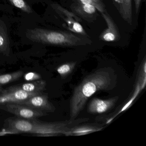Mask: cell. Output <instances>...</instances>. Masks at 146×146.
<instances>
[{
    "label": "cell",
    "mask_w": 146,
    "mask_h": 146,
    "mask_svg": "<svg viewBox=\"0 0 146 146\" xmlns=\"http://www.w3.org/2000/svg\"><path fill=\"white\" fill-rule=\"evenodd\" d=\"M119 7V11L123 19L131 25L132 21V0H114Z\"/></svg>",
    "instance_id": "cell-12"
},
{
    "label": "cell",
    "mask_w": 146,
    "mask_h": 146,
    "mask_svg": "<svg viewBox=\"0 0 146 146\" xmlns=\"http://www.w3.org/2000/svg\"><path fill=\"white\" fill-rule=\"evenodd\" d=\"M119 100L115 96L107 100H101L95 98L92 100L88 107V112L90 113H102L111 109Z\"/></svg>",
    "instance_id": "cell-8"
},
{
    "label": "cell",
    "mask_w": 146,
    "mask_h": 146,
    "mask_svg": "<svg viewBox=\"0 0 146 146\" xmlns=\"http://www.w3.org/2000/svg\"><path fill=\"white\" fill-rule=\"evenodd\" d=\"M135 4V8L136 12L138 13L140 9V5H141V0H134Z\"/></svg>",
    "instance_id": "cell-20"
},
{
    "label": "cell",
    "mask_w": 146,
    "mask_h": 146,
    "mask_svg": "<svg viewBox=\"0 0 146 146\" xmlns=\"http://www.w3.org/2000/svg\"><path fill=\"white\" fill-rule=\"evenodd\" d=\"M40 76L35 72H29L25 74L24 79L26 81H33L40 78Z\"/></svg>",
    "instance_id": "cell-19"
},
{
    "label": "cell",
    "mask_w": 146,
    "mask_h": 146,
    "mask_svg": "<svg viewBox=\"0 0 146 146\" xmlns=\"http://www.w3.org/2000/svg\"><path fill=\"white\" fill-rule=\"evenodd\" d=\"M12 5L26 13H32V10L24 0H9Z\"/></svg>",
    "instance_id": "cell-18"
},
{
    "label": "cell",
    "mask_w": 146,
    "mask_h": 146,
    "mask_svg": "<svg viewBox=\"0 0 146 146\" xmlns=\"http://www.w3.org/2000/svg\"><path fill=\"white\" fill-rule=\"evenodd\" d=\"M0 109L10 113L16 117L25 119H37L47 115V113L17 103L10 102L0 104Z\"/></svg>",
    "instance_id": "cell-4"
},
{
    "label": "cell",
    "mask_w": 146,
    "mask_h": 146,
    "mask_svg": "<svg viewBox=\"0 0 146 146\" xmlns=\"http://www.w3.org/2000/svg\"><path fill=\"white\" fill-rule=\"evenodd\" d=\"M17 103L24 104L36 110L46 113L53 112L55 110V107L48 100L47 95L42 92Z\"/></svg>",
    "instance_id": "cell-7"
},
{
    "label": "cell",
    "mask_w": 146,
    "mask_h": 146,
    "mask_svg": "<svg viewBox=\"0 0 146 146\" xmlns=\"http://www.w3.org/2000/svg\"><path fill=\"white\" fill-rule=\"evenodd\" d=\"M101 13L106 21L108 27L101 34L100 40L107 42L118 40L120 38V35L115 23L106 12Z\"/></svg>",
    "instance_id": "cell-9"
},
{
    "label": "cell",
    "mask_w": 146,
    "mask_h": 146,
    "mask_svg": "<svg viewBox=\"0 0 146 146\" xmlns=\"http://www.w3.org/2000/svg\"><path fill=\"white\" fill-rule=\"evenodd\" d=\"M75 65L76 64L74 63L64 64L57 69V72L62 77H65L73 70Z\"/></svg>",
    "instance_id": "cell-17"
},
{
    "label": "cell",
    "mask_w": 146,
    "mask_h": 146,
    "mask_svg": "<svg viewBox=\"0 0 146 146\" xmlns=\"http://www.w3.org/2000/svg\"><path fill=\"white\" fill-rule=\"evenodd\" d=\"M102 128L91 125L73 126L71 127L64 135L66 136H79L86 135L101 130Z\"/></svg>",
    "instance_id": "cell-13"
},
{
    "label": "cell",
    "mask_w": 146,
    "mask_h": 146,
    "mask_svg": "<svg viewBox=\"0 0 146 146\" xmlns=\"http://www.w3.org/2000/svg\"><path fill=\"white\" fill-rule=\"evenodd\" d=\"M23 74V72L20 70L12 73L0 74V88L19 80Z\"/></svg>",
    "instance_id": "cell-15"
},
{
    "label": "cell",
    "mask_w": 146,
    "mask_h": 146,
    "mask_svg": "<svg viewBox=\"0 0 146 146\" xmlns=\"http://www.w3.org/2000/svg\"><path fill=\"white\" fill-rule=\"evenodd\" d=\"M116 76L110 68H101L87 76L75 88L70 101V120L83 109L88 99L99 90H109L116 84Z\"/></svg>",
    "instance_id": "cell-1"
},
{
    "label": "cell",
    "mask_w": 146,
    "mask_h": 146,
    "mask_svg": "<svg viewBox=\"0 0 146 146\" xmlns=\"http://www.w3.org/2000/svg\"><path fill=\"white\" fill-rule=\"evenodd\" d=\"M46 83L44 80H36L30 82L13 85L15 88L29 93H40L45 90Z\"/></svg>",
    "instance_id": "cell-11"
},
{
    "label": "cell",
    "mask_w": 146,
    "mask_h": 146,
    "mask_svg": "<svg viewBox=\"0 0 146 146\" xmlns=\"http://www.w3.org/2000/svg\"><path fill=\"white\" fill-rule=\"evenodd\" d=\"M26 36L33 41L48 45L74 46L85 43L83 39L72 33L39 28L29 30Z\"/></svg>",
    "instance_id": "cell-3"
},
{
    "label": "cell",
    "mask_w": 146,
    "mask_h": 146,
    "mask_svg": "<svg viewBox=\"0 0 146 146\" xmlns=\"http://www.w3.org/2000/svg\"><path fill=\"white\" fill-rule=\"evenodd\" d=\"M71 8L75 14L88 21L95 18L97 10L92 5L75 2L71 6Z\"/></svg>",
    "instance_id": "cell-10"
},
{
    "label": "cell",
    "mask_w": 146,
    "mask_h": 146,
    "mask_svg": "<svg viewBox=\"0 0 146 146\" xmlns=\"http://www.w3.org/2000/svg\"><path fill=\"white\" fill-rule=\"evenodd\" d=\"M76 2L89 4L94 6L100 13L106 11L105 6L101 0H73Z\"/></svg>",
    "instance_id": "cell-16"
},
{
    "label": "cell",
    "mask_w": 146,
    "mask_h": 146,
    "mask_svg": "<svg viewBox=\"0 0 146 146\" xmlns=\"http://www.w3.org/2000/svg\"><path fill=\"white\" fill-rule=\"evenodd\" d=\"M52 8L64 19L67 24L68 29L72 32L82 35L87 34L79 22L81 19L73 13L69 11L57 4L52 5Z\"/></svg>",
    "instance_id": "cell-5"
},
{
    "label": "cell",
    "mask_w": 146,
    "mask_h": 146,
    "mask_svg": "<svg viewBox=\"0 0 146 146\" xmlns=\"http://www.w3.org/2000/svg\"><path fill=\"white\" fill-rule=\"evenodd\" d=\"M80 122L76 120L62 122L47 123L37 119H25L13 117L7 119L0 136L11 134L28 133L37 136H56L64 135L74 123Z\"/></svg>",
    "instance_id": "cell-2"
},
{
    "label": "cell",
    "mask_w": 146,
    "mask_h": 146,
    "mask_svg": "<svg viewBox=\"0 0 146 146\" xmlns=\"http://www.w3.org/2000/svg\"><path fill=\"white\" fill-rule=\"evenodd\" d=\"M42 93H29L13 88L12 86L5 88H0V104L18 103L23 101L31 96Z\"/></svg>",
    "instance_id": "cell-6"
},
{
    "label": "cell",
    "mask_w": 146,
    "mask_h": 146,
    "mask_svg": "<svg viewBox=\"0 0 146 146\" xmlns=\"http://www.w3.org/2000/svg\"><path fill=\"white\" fill-rule=\"evenodd\" d=\"M9 41L6 29L0 21V52L7 56L10 54Z\"/></svg>",
    "instance_id": "cell-14"
}]
</instances>
